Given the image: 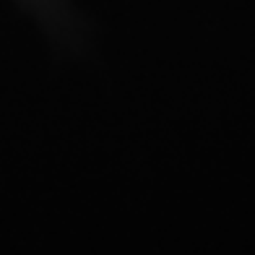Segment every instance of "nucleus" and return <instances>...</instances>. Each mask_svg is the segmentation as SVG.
Here are the masks:
<instances>
[]
</instances>
